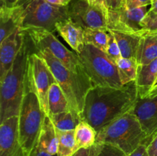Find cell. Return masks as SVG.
<instances>
[{"mask_svg": "<svg viewBox=\"0 0 157 156\" xmlns=\"http://www.w3.org/2000/svg\"><path fill=\"white\" fill-rule=\"evenodd\" d=\"M29 44L25 41L13 66L4 79L0 81V122L18 116L26 92Z\"/></svg>", "mask_w": 157, "mask_h": 156, "instance_id": "obj_2", "label": "cell"}, {"mask_svg": "<svg viewBox=\"0 0 157 156\" xmlns=\"http://www.w3.org/2000/svg\"><path fill=\"white\" fill-rule=\"evenodd\" d=\"M21 30L32 44L34 50L47 49L69 70L75 72L84 70L78 55L63 45L52 32L36 28H21Z\"/></svg>", "mask_w": 157, "mask_h": 156, "instance_id": "obj_8", "label": "cell"}, {"mask_svg": "<svg viewBox=\"0 0 157 156\" xmlns=\"http://www.w3.org/2000/svg\"><path fill=\"white\" fill-rule=\"evenodd\" d=\"M78 55L94 87H123L117 66L105 52L91 44H84Z\"/></svg>", "mask_w": 157, "mask_h": 156, "instance_id": "obj_6", "label": "cell"}, {"mask_svg": "<svg viewBox=\"0 0 157 156\" xmlns=\"http://www.w3.org/2000/svg\"><path fill=\"white\" fill-rule=\"evenodd\" d=\"M156 79L157 58L146 65L139 66L137 76L135 80L137 87L139 98L144 99L148 96Z\"/></svg>", "mask_w": 157, "mask_h": 156, "instance_id": "obj_17", "label": "cell"}, {"mask_svg": "<svg viewBox=\"0 0 157 156\" xmlns=\"http://www.w3.org/2000/svg\"><path fill=\"white\" fill-rule=\"evenodd\" d=\"M46 116L38 96L26 87L18 114L19 142L23 156H30L38 144Z\"/></svg>", "mask_w": 157, "mask_h": 156, "instance_id": "obj_5", "label": "cell"}, {"mask_svg": "<svg viewBox=\"0 0 157 156\" xmlns=\"http://www.w3.org/2000/svg\"><path fill=\"white\" fill-rule=\"evenodd\" d=\"M152 0H131L128 8H139L151 5Z\"/></svg>", "mask_w": 157, "mask_h": 156, "instance_id": "obj_35", "label": "cell"}, {"mask_svg": "<svg viewBox=\"0 0 157 156\" xmlns=\"http://www.w3.org/2000/svg\"><path fill=\"white\" fill-rule=\"evenodd\" d=\"M109 31V41L108 44H107V50H106V54L107 56L110 58V60L113 61L116 64L117 61L122 58L121 56V52L120 50L119 45H118L117 42L116 41L114 35H113L110 30Z\"/></svg>", "mask_w": 157, "mask_h": 156, "instance_id": "obj_27", "label": "cell"}, {"mask_svg": "<svg viewBox=\"0 0 157 156\" xmlns=\"http://www.w3.org/2000/svg\"><path fill=\"white\" fill-rule=\"evenodd\" d=\"M157 58V31H145L141 35L136 61L139 66L149 64Z\"/></svg>", "mask_w": 157, "mask_h": 156, "instance_id": "obj_18", "label": "cell"}, {"mask_svg": "<svg viewBox=\"0 0 157 156\" xmlns=\"http://www.w3.org/2000/svg\"><path fill=\"white\" fill-rule=\"evenodd\" d=\"M24 41V34L18 28L0 42V81L13 66Z\"/></svg>", "mask_w": 157, "mask_h": 156, "instance_id": "obj_13", "label": "cell"}, {"mask_svg": "<svg viewBox=\"0 0 157 156\" xmlns=\"http://www.w3.org/2000/svg\"><path fill=\"white\" fill-rule=\"evenodd\" d=\"M26 1H28V0H20V4H21V3L25 2H26Z\"/></svg>", "mask_w": 157, "mask_h": 156, "instance_id": "obj_43", "label": "cell"}, {"mask_svg": "<svg viewBox=\"0 0 157 156\" xmlns=\"http://www.w3.org/2000/svg\"><path fill=\"white\" fill-rule=\"evenodd\" d=\"M50 4L54 5L56 6H61V7H66L71 3L72 0H45Z\"/></svg>", "mask_w": 157, "mask_h": 156, "instance_id": "obj_36", "label": "cell"}, {"mask_svg": "<svg viewBox=\"0 0 157 156\" xmlns=\"http://www.w3.org/2000/svg\"><path fill=\"white\" fill-rule=\"evenodd\" d=\"M150 141L157 132V96L139 98L132 109Z\"/></svg>", "mask_w": 157, "mask_h": 156, "instance_id": "obj_14", "label": "cell"}, {"mask_svg": "<svg viewBox=\"0 0 157 156\" xmlns=\"http://www.w3.org/2000/svg\"><path fill=\"white\" fill-rule=\"evenodd\" d=\"M116 64L123 86L136 80L139 68L136 59L122 57L117 61Z\"/></svg>", "mask_w": 157, "mask_h": 156, "instance_id": "obj_23", "label": "cell"}, {"mask_svg": "<svg viewBox=\"0 0 157 156\" xmlns=\"http://www.w3.org/2000/svg\"><path fill=\"white\" fill-rule=\"evenodd\" d=\"M108 41V29L84 28V44H91L106 53Z\"/></svg>", "mask_w": 157, "mask_h": 156, "instance_id": "obj_25", "label": "cell"}, {"mask_svg": "<svg viewBox=\"0 0 157 156\" xmlns=\"http://www.w3.org/2000/svg\"><path fill=\"white\" fill-rule=\"evenodd\" d=\"M155 96H157V84L151 89L147 97H153Z\"/></svg>", "mask_w": 157, "mask_h": 156, "instance_id": "obj_40", "label": "cell"}, {"mask_svg": "<svg viewBox=\"0 0 157 156\" xmlns=\"http://www.w3.org/2000/svg\"><path fill=\"white\" fill-rule=\"evenodd\" d=\"M38 144L52 155H56L58 153V137L55 126L48 116L45 118Z\"/></svg>", "mask_w": 157, "mask_h": 156, "instance_id": "obj_21", "label": "cell"}, {"mask_svg": "<svg viewBox=\"0 0 157 156\" xmlns=\"http://www.w3.org/2000/svg\"><path fill=\"white\" fill-rule=\"evenodd\" d=\"M97 156H127L124 151L112 145H104V147Z\"/></svg>", "mask_w": 157, "mask_h": 156, "instance_id": "obj_30", "label": "cell"}, {"mask_svg": "<svg viewBox=\"0 0 157 156\" xmlns=\"http://www.w3.org/2000/svg\"><path fill=\"white\" fill-rule=\"evenodd\" d=\"M148 11L147 6L109 9L107 28L109 30L124 33L142 35L145 30L143 28L141 21Z\"/></svg>", "mask_w": 157, "mask_h": 156, "instance_id": "obj_10", "label": "cell"}, {"mask_svg": "<svg viewBox=\"0 0 157 156\" xmlns=\"http://www.w3.org/2000/svg\"><path fill=\"white\" fill-rule=\"evenodd\" d=\"M156 84H157V79H156V82H155V84H154V86H155V85H156ZM154 86H153V87H154Z\"/></svg>", "mask_w": 157, "mask_h": 156, "instance_id": "obj_44", "label": "cell"}, {"mask_svg": "<svg viewBox=\"0 0 157 156\" xmlns=\"http://www.w3.org/2000/svg\"><path fill=\"white\" fill-rule=\"evenodd\" d=\"M67 8L71 19L84 28L108 29V14L87 0H72Z\"/></svg>", "mask_w": 157, "mask_h": 156, "instance_id": "obj_11", "label": "cell"}, {"mask_svg": "<svg viewBox=\"0 0 157 156\" xmlns=\"http://www.w3.org/2000/svg\"><path fill=\"white\" fill-rule=\"evenodd\" d=\"M106 2H107V6H108L109 9H110V0H106Z\"/></svg>", "mask_w": 157, "mask_h": 156, "instance_id": "obj_42", "label": "cell"}, {"mask_svg": "<svg viewBox=\"0 0 157 156\" xmlns=\"http://www.w3.org/2000/svg\"><path fill=\"white\" fill-rule=\"evenodd\" d=\"M56 31L77 54L81 52L84 45V28L67 18L57 23Z\"/></svg>", "mask_w": 157, "mask_h": 156, "instance_id": "obj_15", "label": "cell"}, {"mask_svg": "<svg viewBox=\"0 0 157 156\" xmlns=\"http://www.w3.org/2000/svg\"><path fill=\"white\" fill-rule=\"evenodd\" d=\"M138 99L135 81L120 88L94 87L86 96L81 120L88 122L98 132L107 124L131 111Z\"/></svg>", "mask_w": 157, "mask_h": 156, "instance_id": "obj_1", "label": "cell"}, {"mask_svg": "<svg viewBox=\"0 0 157 156\" xmlns=\"http://www.w3.org/2000/svg\"><path fill=\"white\" fill-rule=\"evenodd\" d=\"M22 4L12 8L1 6L0 9V42L12 35L22 24Z\"/></svg>", "mask_w": 157, "mask_h": 156, "instance_id": "obj_16", "label": "cell"}, {"mask_svg": "<svg viewBox=\"0 0 157 156\" xmlns=\"http://www.w3.org/2000/svg\"><path fill=\"white\" fill-rule=\"evenodd\" d=\"M148 156H157V132L147 145Z\"/></svg>", "mask_w": 157, "mask_h": 156, "instance_id": "obj_31", "label": "cell"}, {"mask_svg": "<svg viewBox=\"0 0 157 156\" xmlns=\"http://www.w3.org/2000/svg\"><path fill=\"white\" fill-rule=\"evenodd\" d=\"M131 0H123V6L124 8H128L130 6V3ZM121 7V8H122Z\"/></svg>", "mask_w": 157, "mask_h": 156, "instance_id": "obj_41", "label": "cell"}, {"mask_svg": "<svg viewBox=\"0 0 157 156\" xmlns=\"http://www.w3.org/2000/svg\"><path fill=\"white\" fill-rule=\"evenodd\" d=\"M20 156H23V154H21V155H20Z\"/></svg>", "mask_w": 157, "mask_h": 156, "instance_id": "obj_45", "label": "cell"}, {"mask_svg": "<svg viewBox=\"0 0 157 156\" xmlns=\"http://www.w3.org/2000/svg\"><path fill=\"white\" fill-rule=\"evenodd\" d=\"M150 6H151V7L150 9V12L157 13V0H152V2Z\"/></svg>", "mask_w": 157, "mask_h": 156, "instance_id": "obj_39", "label": "cell"}, {"mask_svg": "<svg viewBox=\"0 0 157 156\" xmlns=\"http://www.w3.org/2000/svg\"><path fill=\"white\" fill-rule=\"evenodd\" d=\"M33 52L39 55L47 63L57 83L64 91L71 110L81 116L86 96L89 90L94 87L84 70L75 72L69 70L47 49L35 50Z\"/></svg>", "mask_w": 157, "mask_h": 156, "instance_id": "obj_3", "label": "cell"}, {"mask_svg": "<svg viewBox=\"0 0 157 156\" xmlns=\"http://www.w3.org/2000/svg\"><path fill=\"white\" fill-rule=\"evenodd\" d=\"M30 156H58L56 155H52V154H49L45 149H44L43 147H41V145L37 144L36 146L35 147V148L33 149V151L31 153Z\"/></svg>", "mask_w": 157, "mask_h": 156, "instance_id": "obj_33", "label": "cell"}, {"mask_svg": "<svg viewBox=\"0 0 157 156\" xmlns=\"http://www.w3.org/2000/svg\"><path fill=\"white\" fill-rule=\"evenodd\" d=\"M21 154L18 116H12L2 122L0 125V156H20Z\"/></svg>", "mask_w": 157, "mask_h": 156, "instance_id": "obj_12", "label": "cell"}, {"mask_svg": "<svg viewBox=\"0 0 157 156\" xmlns=\"http://www.w3.org/2000/svg\"><path fill=\"white\" fill-rule=\"evenodd\" d=\"M110 31L116 38V41L121 50V56L125 58L136 59L140 41L141 35L144 33L142 35H134V34L124 33L117 31Z\"/></svg>", "mask_w": 157, "mask_h": 156, "instance_id": "obj_19", "label": "cell"}, {"mask_svg": "<svg viewBox=\"0 0 157 156\" xmlns=\"http://www.w3.org/2000/svg\"><path fill=\"white\" fill-rule=\"evenodd\" d=\"M87 1L90 5L100 8L103 11H104L106 13L108 14L109 9H109L108 6H107L106 0H87Z\"/></svg>", "mask_w": 157, "mask_h": 156, "instance_id": "obj_32", "label": "cell"}, {"mask_svg": "<svg viewBox=\"0 0 157 156\" xmlns=\"http://www.w3.org/2000/svg\"><path fill=\"white\" fill-rule=\"evenodd\" d=\"M20 4V0H1V6L12 8Z\"/></svg>", "mask_w": 157, "mask_h": 156, "instance_id": "obj_37", "label": "cell"}, {"mask_svg": "<svg viewBox=\"0 0 157 156\" xmlns=\"http://www.w3.org/2000/svg\"><path fill=\"white\" fill-rule=\"evenodd\" d=\"M127 156H148L147 153V144H142L134 151Z\"/></svg>", "mask_w": 157, "mask_h": 156, "instance_id": "obj_34", "label": "cell"}, {"mask_svg": "<svg viewBox=\"0 0 157 156\" xmlns=\"http://www.w3.org/2000/svg\"><path fill=\"white\" fill-rule=\"evenodd\" d=\"M21 4V28H36L53 33L56 31L57 23L70 18L67 6H54L45 0H28Z\"/></svg>", "mask_w": 157, "mask_h": 156, "instance_id": "obj_7", "label": "cell"}, {"mask_svg": "<svg viewBox=\"0 0 157 156\" xmlns=\"http://www.w3.org/2000/svg\"><path fill=\"white\" fill-rule=\"evenodd\" d=\"M56 132L58 137V148L57 155L73 156L79 150L75 141V130L60 131L56 129Z\"/></svg>", "mask_w": 157, "mask_h": 156, "instance_id": "obj_24", "label": "cell"}, {"mask_svg": "<svg viewBox=\"0 0 157 156\" xmlns=\"http://www.w3.org/2000/svg\"><path fill=\"white\" fill-rule=\"evenodd\" d=\"M48 102L49 110L48 117L64 112L72 111L64 91L58 83H55L50 87Z\"/></svg>", "mask_w": 157, "mask_h": 156, "instance_id": "obj_20", "label": "cell"}, {"mask_svg": "<svg viewBox=\"0 0 157 156\" xmlns=\"http://www.w3.org/2000/svg\"><path fill=\"white\" fill-rule=\"evenodd\" d=\"M57 83L47 63L35 52L29 51L26 87L36 94L46 116H49L48 96L50 87Z\"/></svg>", "mask_w": 157, "mask_h": 156, "instance_id": "obj_9", "label": "cell"}, {"mask_svg": "<svg viewBox=\"0 0 157 156\" xmlns=\"http://www.w3.org/2000/svg\"><path fill=\"white\" fill-rule=\"evenodd\" d=\"M96 130L88 122L81 120L75 128V137L77 146L80 148H87L93 146L96 142Z\"/></svg>", "mask_w": 157, "mask_h": 156, "instance_id": "obj_22", "label": "cell"}, {"mask_svg": "<svg viewBox=\"0 0 157 156\" xmlns=\"http://www.w3.org/2000/svg\"><path fill=\"white\" fill-rule=\"evenodd\" d=\"M141 24L144 30L145 31H149V32L157 31V13L150 12L149 10L141 21Z\"/></svg>", "mask_w": 157, "mask_h": 156, "instance_id": "obj_28", "label": "cell"}, {"mask_svg": "<svg viewBox=\"0 0 157 156\" xmlns=\"http://www.w3.org/2000/svg\"><path fill=\"white\" fill-rule=\"evenodd\" d=\"M49 118L52 121L56 129L60 131L75 130L78 123L81 121V116L73 111L64 112L54 115Z\"/></svg>", "mask_w": 157, "mask_h": 156, "instance_id": "obj_26", "label": "cell"}, {"mask_svg": "<svg viewBox=\"0 0 157 156\" xmlns=\"http://www.w3.org/2000/svg\"><path fill=\"white\" fill-rule=\"evenodd\" d=\"M104 147L102 144L95 143L93 146L87 148H80L73 156H97Z\"/></svg>", "mask_w": 157, "mask_h": 156, "instance_id": "obj_29", "label": "cell"}, {"mask_svg": "<svg viewBox=\"0 0 157 156\" xmlns=\"http://www.w3.org/2000/svg\"><path fill=\"white\" fill-rule=\"evenodd\" d=\"M149 142L148 136L131 110L98 132L95 143L112 145L129 155L140 145Z\"/></svg>", "mask_w": 157, "mask_h": 156, "instance_id": "obj_4", "label": "cell"}, {"mask_svg": "<svg viewBox=\"0 0 157 156\" xmlns=\"http://www.w3.org/2000/svg\"><path fill=\"white\" fill-rule=\"evenodd\" d=\"M123 6V0H110V9H118Z\"/></svg>", "mask_w": 157, "mask_h": 156, "instance_id": "obj_38", "label": "cell"}]
</instances>
